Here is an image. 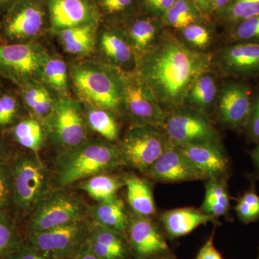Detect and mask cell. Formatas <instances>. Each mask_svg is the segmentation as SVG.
Returning a JSON list of instances; mask_svg holds the SVG:
<instances>
[{
    "label": "cell",
    "mask_w": 259,
    "mask_h": 259,
    "mask_svg": "<svg viewBox=\"0 0 259 259\" xmlns=\"http://www.w3.org/2000/svg\"><path fill=\"white\" fill-rule=\"evenodd\" d=\"M49 55V51L38 41L0 42V77L18 88L40 82L42 67Z\"/></svg>",
    "instance_id": "cell-6"
},
{
    "label": "cell",
    "mask_w": 259,
    "mask_h": 259,
    "mask_svg": "<svg viewBox=\"0 0 259 259\" xmlns=\"http://www.w3.org/2000/svg\"><path fill=\"white\" fill-rule=\"evenodd\" d=\"M216 0H207V5H208L209 16L211 17L212 13L213 8L215 4Z\"/></svg>",
    "instance_id": "cell-53"
},
{
    "label": "cell",
    "mask_w": 259,
    "mask_h": 259,
    "mask_svg": "<svg viewBox=\"0 0 259 259\" xmlns=\"http://www.w3.org/2000/svg\"><path fill=\"white\" fill-rule=\"evenodd\" d=\"M205 197L201 210L214 219L225 215L229 209V194L226 182L221 177L207 180Z\"/></svg>",
    "instance_id": "cell-34"
},
{
    "label": "cell",
    "mask_w": 259,
    "mask_h": 259,
    "mask_svg": "<svg viewBox=\"0 0 259 259\" xmlns=\"http://www.w3.org/2000/svg\"><path fill=\"white\" fill-rule=\"evenodd\" d=\"M246 125L250 137L259 141V93L253 97L251 113Z\"/></svg>",
    "instance_id": "cell-42"
},
{
    "label": "cell",
    "mask_w": 259,
    "mask_h": 259,
    "mask_svg": "<svg viewBox=\"0 0 259 259\" xmlns=\"http://www.w3.org/2000/svg\"><path fill=\"white\" fill-rule=\"evenodd\" d=\"M126 236L134 259H149L171 253L166 236L151 218L129 214Z\"/></svg>",
    "instance_id": "cell-16"
},
{
    "label": "cell",
    "mask_w": 259,
    "mask_h": 259,
    "mask_svg": "<svg viewBox=\"0 0 259 259\" xmlns=\"http://www.w3.org/2000/svg\"><path fill=\"white\" fill-rule=\"evenodd\" d=\"M25 241L15 221L6 211H0V259H4Z\"/></svg>",
    "instance_id": "cell-36"
},
{
    "label": "cell",
    "mask_w": 259,
    "mask_h": 259,
    "mask_svg": "<svg viewBox=\"0 0 259 259\" xmlns=\"http://www.w3.org/2000/svg\"><path fill=\"white\" fill-rule=\"evenodd\" d=\"M66 189H54L39 202L28 216V233L44 231L88 218V204Z\"/></svg>",
    "instance_id": "cell-8"
},
{
    "label": "cell",
    "mask_w": 259,
    "mask_h": 259,
    "mask_svg": "<svg viewBox=\"0 0 259 259\" xmlns=\"http://www.w3.org/2000/svg\"><path fill=\"white\" fill-rule=\"evenodd\" d=\"M236 209L240 219H241L242 221H243L244 223L252 222V221H254L255 220L258 218V215L255 214L254 211L250 208L249 206L245 203V202H243V200H241V199L238 200Z\"/></svg>",
    "instance_id": "cell-44"
},
{
    "label": "cell",
    "mask_w": 259,
    "mask_h": 259,
    "mask_svg": "<svg viewBox=\"0 0 259 259\" xmlns=\"http://www.w3.org/2000/svg\"><path fill=\"white\" fill-rule=\"evenodd\" d=\"M121 166L117 145L105 139H88L69 149L63 150L54 161V185L70 186Z\"/></svg>",
    "instance_id": "cell-3"
},
{
    "label": "cell",
    "mask_w": 259,
    "mask_h": 259,
    "mask_svg": "<svg viewBox=\"0 0 259 259\" xmlns=\"http://www.w3.org/2000/svg\"><path fill=\"white\" fill-rule=\"evenodd\" d=\"M123 73L98 59H83L69 68L71 88L81 103L123 115Z\"/></svg>",
    "instance_id": "cell-2"
},
{
    "label": "cell",
    "mask_w": 259,
    "mask_h": 259,
    "mask_svg": "<svg viewBox=\"0 0 259 259\" xmlns=\"http://www.w3.org/2000/svg\"><path fill=\"white\" fill-rule=\"evenodd\" d=\"M13 139L22 147L38 153L47 137L44 125L32 116L23 117L11 127Z\"/></svg>",
    "instance_id": "cell-30"
},
{
    "label": "cell",
    "mask_w": 259,
    "mask_h": 259,
    "mask_svg": "<svg viewBox=\"0 0 259 259\" xmlns=\"http://www.w3.org/2000/svg\"><path fill=\"white\" fill-rule=\"evenodd\" d=\"M18 1V0H0V18Z\"/></svg>",
    "instance_id": "cell-49"
},
{
    "label": "cell",
    "mask_w": 259,
    "mask_h": 259,
    "mask_svg": "<svg viewBox=\"0 0 259 259\" xmlns=\"http://www.w3.org/2000/svg\"><path fill=\"white\" fill-rule=\"evenodd\" d=\"M144 175L148 179L163 183L206 180L180 148L171 144Z\"/></svg>",
    "instance_id": "cell-18"
},
{
    "label": "cell",
    "mask_w": 259,
    "mask_h": 259,
    "mask_svg": "<svg viewBox=\"0 0 259 259\" xmlns=\"http://www.w3.org/2000/svg\"><path fill=\"white\" fill-rule=\"evenodd\" d=\"M160 221L167 238L176 239L187 236L202 225L214 223V218L194 207H182L161 213Z\"/></svg>",
    "instance_id": "cell-22"
},
{
    "label": "cell",
    "mask_w": 259,
    "mask_h": 259,
    "mask_svg": "<svg viewBox=\"0 0 259 259\" xmlns=\"http://www.w3.org/2000/svg\"><path fill=\"white\" fill-rule=\"evenodd\" d=\"M213 53L192 50L176 32L165 29L154 47L138 59L134 73L166 112L185 105L196 79L212 69Z\"/></svg>",
    "instance_id": "cell-1"
},
{
    "label": "cell",
    "mask_w": 259,
    "mask_h": 259,
    "mask_svg": "<svg viewBox=\"0 0 259 259\" xmlns=\"http://www.w3.org/2000/svg\"><path fill=\"white\" fill-rule=\"evenodd\" d=\"M89 245L100 259H134L127 236L91 223Z\"/></svg>",
    "instance_id": "cell-21"
},
{
    "label": "cell",
    "mask_w": 259,
    "mask_h": 259,
    "mask_svg": "<svg viewBox=\"0 0 259 259\" xmlns=\"http://www.w3.org/2000/svg\"><path fill=\"white\" fill-rule=\"evenodd\" d=\"M241 200L245 202L254 211L259 218V196L254 191H248L242 196Z\"/></svg>",
    "instance_id": "cell-45"
},
{
    "label": "cell",
    "mask_w": 259,
    "mask_h": 259,
    "mask_svg": "<svg viewBox=\"0 0 259 259\" xmlns=\"http://www.w3.org/2000/svg\"><path fill=\"white\" fill-rule=\"evenodd\" d=\"M122 114L132 125L163 128L166 112L159 105L152 91L137 75L123 73Z\"/></svg>",
    "instance_id": "cell-11"
},
{
    "label": "cell",
    "mask_w": 259,
    "mask_h": 259,
    "mask_svg": "<svg viewBox=\"0 0 259 259\" xmlns=\"http://www.w3.org/2000/svg\"><path fill=\"white\" fill-rule=\"evenodd\" d=\"M252 158H253L255 164L256 165L257 168L259 170V144L252 152Z\"/></svg>",
    "instance_id": "cell-51"
},
{
    "label": "cell",
    "mask_w": 259,
    "mask_h": 259,
    "mask_svg": "<svg viewBox=\"0 0 259 259\" xmlns=\"http://www.w3.org/2000/svg\"><path fill=\"white\" fill-rule=\"evenodd\" d=\"M23 107L18 93L3 92L0 95V129L10 128L20 120Z\"/></svg>",
    "instance_id": "cell-37"
},
{
    "label": "cell",
    "mask_w": 259,
    "mask_h": 259,
    "mask_svg": "<svg viewBox=\"0 0 259 259\" xmlns=\"http://www.w3.org/2000/svg\"><path fill=\"white\" fill-rule=\"evenodd\" d=\"M52 34L66 29L102 23L95 0H45Z\"/></svg>",
    "instance_id": "cell-17"
},
{
    "label": "cell",
    "mask_w": 259,
    "mask_h": 259,
    "mask_svg": "<svg viewBox=\"0 0 259 259\" xmlns=\"http://www.w3.org/2000/svg\"><path fill=\"white\" fill-rule=\"evenodd\" d=\"M88 218L90 222L105 227L122 234H127L129 214L122 199L118 196L108 200L88 205Z\"/></svg>",
    "instance_id": "cell-23"
},
{
    "label": "cell",
    "mask_w": 259,
    "mask_h": 259,
    "mask_svg": "<svg viewBox=\"0 0 259 259\" xmlns=\"http://www.w3.org/2000/svg\"><path fill=\"white\" fill-rule=\"evenodd\" d=\"M127 199L133 212L143 217L151 218L156 212L153 189L147 180L131 175L125 180Z\"/></svg>",
    "instance_id": "cell-27"
},
{
    "label": "cell",
    "mask_w": 259,
    "mask_h": 259,
    "mask_svg": "<svg viewBox=\"0 0 259 259\" xmlns=\"http://www.w3.org/2000/svg\"><path fill=\"white\" fill-rule=\"evenodd\" d=\"M40 82L57 98L70 97L69 68L61 56L49 54L42 67Z\"/></svg>",
    "instance_id": "cell-26"
},
{
    "label": "cell",
    "mask_w": 259,
    "mask_h": 259,
    "mask_svg": "<svg viewBox=\"0 0 259 259\" xmlns=\"http://www.w3.org/2000/svg\"><path fill=\"white\" fill-rule=\"evenodd\" d=\"M44 125L47 137L61 151L76 147L89 139L82 104L70 97L56 99Z\"/></svg>",
    "instance_id": "cell-9"
},
{
    "label": "cell",
    "mask_w": 259,
    "mask_h": 259,
    "mask_svg": "<svg viewBox=\"0 0 259 259\" xmlns=\"http://www.w3.org/2000/svg\"><path fill=\"white\" fill-rule=\"evenodd\" d=\"M257 15L259 0H231L228 6L212 19L228 30L239 22Z\"/></svg>",
    "instance_id": "cell-35"
},
{
    "label": "cell",
    "mask_w": 259,
    "mask_h": 259,
    "mask_svg": "<svg viewBox=\"0 0 259 259\" xmlns=\"http://www.w3.org/2000/svg\"><path fill=\"white\" fill-rule=\"evenodd\" d=\"M149 259H179L177 258L175 255L172 253H167V254H163L161 255H158V256L153 257Z\"/></svg>",
    "instance_id": "cell-52"
},
{
    "label": "cell",
    "mask_w": 259,
    "mask_h": 259,
    "mask_svg": "<svg viewBox=\"0 0 259 259\" xmlns=\"http://www.w3.org/2000/svg\"><path fill=\"white\" fill-rule=\"evenodd\" d=\"M13 204V181L9 161L0 163V211Z\"/></svg>",
    "instance_id": "cell-39"
},
{
    "label": "cell",
    "mask_w": 259,
    "mask_h": 259,
    "mask_svg": "<svg viewBox=\"0 0 259 259\" xmlns=\"http://www.w3.org/2000/svg\"><path fill=\"white\" fill-rule=\"evenodd\" d=\"M90 226V221L83 220L44 231L28 232L25 239L42 251L71 259L88 243Z\"/></svg>",
    "instance_id": "cell-12"
},
{
    "label": "cell",
    "mask_w": 259,
    "mask_h": 259,
    "mask_svg": "<svg viewBox=\"0 0 259 259\" xmlns=\"http://www.w3.org/2000/svg\"><path fill=\"white\" fill-rule=\"evenodd\" d=\"M95 53L98 60L124 73L134 72L137 66V56L121 26L101 23L97 33Z\"/></svg>",
    "instance_id": "cell-15"
},
{
    "label": "cell",
    "mask_w": 259,
    "mask_h": 259,
    "mask_svg": "<svg viewBox=\"0 0 259 259\" xmlns=\"http://www.w3.org/2000/svg\"><path fill=\"white\" fill-rule=\"evenodd\" d=\"M162 131L176 146L199 143L220 144L219 133L208 114L187 105L166 112Z\"/></svg>",
    "instance_id": "cell-10"
},
{
    "label": "cell",
    "mask_w": 259,
    "mask_h": 259,
    "mask_svg": "<svg viewBox=\"0 0 259 259\" xmlns=\"http://www.w3.org/2000/svg\"><path fill=\"white\" fill-rule=\"evenodd\" d=\"M253 96L249 85L239 79H228L220 85L215 104L218 120L225 127L236 129L248 123Z\"/></svg>",
    "instance_id": "cell-14"
},
{
    "label": "cell",
    "mask_w": 259,
    "mask_h": 259,
    "mask_svg": "<svg viewBox=\"0 0 259 259\" xmlns=\"http://www.w3.org/2000/svg\"><path fill=\"white\" fill-rule=\"evenodd\" d=\"M9 152L8 145L3 138L0 137V163L8 161Z\"/></svg>",
    "instance_id": "cell-47"
},
{
    "label": "cell",
    "mask_w": 259,
    "mask_h": 259,
    "mask_svg": "<svg viewBox=\"0 0 259 259\" xmlns=\"http://www.w3.org/2000/svg\"><path fill=\"white\" fill-rule=\"evenodd\" d=\"M217 25L214 19L207 17L175 32L180 40L192 50L212 53L209 49L214 41Z\"/></svg>",
    "instance_id": "cell-28"
},
{
    "label": "cell",
    "mask_w": 259,
    "mask_h": 259,
    "mask_svg": "<svg viewBox=\"0 0 259 259\" xmlns=\"http://www.w3.org/2000/svg\"><path fill=\"white\" fill-rule=\"evenodd\" d=\"M13 181V204L20 216H28L53 190L54 181L38 153L19 152L9 161Z\"/></svg>",
    "instance_id": "cell-4"
},
{
    "label": "cell",
    "mask_w": 259,
    "mask_h": 259,
    "mask_svg": "<svg viewBox=\"0 0 259 259\" xmlns=\"http://www.w3.org/2000/svg\"><path fill=\"white\" fill-rule=\"evenodd\" d=\"M231 42L259 44V15L245 19L227 30Z\"/></svg>",
    "instance_id": "cell-38"
},
{
    "label": "cell",
    "mask_w": 259,
    "mask_h": 259,
    "mask_svg": "<svg viewBox=\"0 0 259 259\" xmlns=\"http://www.w3.org/2000/svg\"><path fill=\"white\" fill-rule=\"evenodd\" d=\"M82 106L88 127L110 142L118 140L120 126L115 114L88 104H82Z\"/></svg>",
    "instance_id": "cell-31"
},
{
    "label": "cell",
    "mask_w": 259,
    "mask_h": 259,
    "mask_svg": "<svg viewBox=\"0 0 259 259\" xmlns=\"http://www.w3.org/2000/svg\"><path fill=\"white\" fill-rule=\"evenodd\" d=\"M207 17L209 16L204 15L199 7L192 2L176 0L161 20L166 28L178 31Z\"/></svg>",
    "instance_id": "cell-33"
},
{
    "label": "cell",
    "mask_w": 259,
    "mask_h": 259,
    "mask_svg": "<svg viewBox=\"0 0 259 259\" xmlns=\"http://www.w3.org/2000/svg\"><path fill=\"white\" fill-rule=\"evenodd\" d=\"M49 30L45 0H18L0 18V42L37 41Z\"/></svg>",
    "instance_id": "cell-5"
},
{
    "label": "cell",
    "mask_w": 259,
    "mask_h": 259,
    "mask_svg": "<svg viewBox=\"0 0 259 259\" xmlns=\"http://www.w3.org/2000/svg\"><path fill=\"white\" fill-rule=\"evenodd\" d=\"M89 241V240H88ZM71 259H100L92 250L91 247L89 243L81 249V251L77 255H75L74 258Z\"/></svg>",
    "instance_id": "cell-46"
},
{
    "label": "cell",
    "mask_w": 259,
    "mask_h": 259,
    "mask_svg": "<svg viewBox=\"0 0 259 259\" xmlns=\"http://www.w3.org/2000/svg\"><path fill=\"white\" fill-rule=\"evenodd\" d=\"M100 24H90L66 29L56 35L65 52L78 57H88L95 53L97 31Z\"/></svg>",
    "instance_id": "cell-24"
},
{
    "label": "cell",
    "mask_w": 259,
    "mask_h": 259,
    "mask_svg": "<svg viewBox=\"0 0 259 259\" xmlns=\"http://www.w3.org/2000/svg\"><path fill=\"white\" fill-rule=\"evenodd\" d=\"M121 27L138 59L154 47L166 29L161 19L142 14Z\"/></svg>",
    "instance_id": "cell-20"
},
{
    "label": "cell",
    "mask_w": 259,
    "mask_h": 259,
    "mask_svg": "<svg viewBox=\"0 0 259 259\" xmlns=\"http://www.w3.org/2000/svg\"><path fill=\"white\" fill-rule=\"evenodd\" d=\"M177 147L204 175L206 180L221 177L228 171V159L221 143H199Z\"/></svg>",
    "instance_id": "cell-19"
},
{
    "label": "cell",
    "mask_w": 259,
    "mask_h": 259,
    "mask_svg": "<svg viewBox=\"0 0 259 259\" xmlns=\"http://www.w3.org/2000/svg\"><path fill=\"white\" fill-rule=\"evenodd\" d=\"M102 23L122 26L141 14L139 0H95Z\"/></svg>",
    "instance_id": "cell-29"
},
{
    "label": "cell",
    "mask_w": 259,
    "mask_h": 259,
    "mask_svg": "<svg viewBox=\"0 0 259 259\" xmlns=\"http://www.w3.org/2000/svg\"><path fill=\"white\" fill-rule=\"evenodd\" d=\"M214 69L204 71L196 79L186 97L185 105L202 110L208 114L213 107L215 108L219 83Z\"/></svg>",
    "instance_id": "cell-25"
},
{
    "label": "cell",
    "mask_w": 259,
    "mask_h": 259,
    "mask_svg": "<svg viewBox=\"0 0 259 259\" xmlns=\"http://www.w3.org/2000/svg\"><path fill=\"white\" fill-rule=\"evenodd\" d=\"M141 14L161 19L176 0H139Z\"/></svg>",
    "instance_id": "cell-41"
},
{
    "label": "cell",
    "mask_w": 259,
    "mask_h": 259,
    "mask_svg": "<svg viewBox=\"0 0 259 259\" xmlns=\"http://www.w3.org/2000/svg\"><path fill=\"white\" fill-rule=\"evenodd\" d=\"M74 185L76 188L87 192L90 197L100 202L117 196L119 190L125 186V180L105 173L80 181Z\"/></svg>",
    "instance_id": "cell-32"
},
{
    "label": "cell",
    "mask_w": 259,
    "mask_h": 259,
    "mask_svg": "<svg viewBox=\"0 0 259 259\" xmlns=\"http://www.w3.org/2000/svg\"><path fill=\"white\" fill-rule=\"evenodd\" d=\"M258 259H259V257H258Z\"/></svg>",
    "instance_id": "cell-55"
},
{
    "label": "cell",
    "mask_w": 259,
    "mask_h": 259,
    "mask_svg": "<svg viewBox=\"0 0 259 259\" xmlns=\"http://www.w3.org/2000/svg\"><path fill=\"white\" fill-rule=\"evenodd\" d=\"M1 79H2V78L0 77V95H1V94L3 93V83H2Z\"/></svg>",
    "instance_id": "cell-54"
},
{
    "label": "cell",
    "mask_w": 259,
    "mask_h": 259,
    "mask_svg": "<svg viewBox=\"0 0 259 259\" xmlns=\"http://www.w3.org/2000/svg\"><path fill=\"white\" fill-rule=\"evenodd\" d=\"M214 232L215 228H214L211 236L199 250L195 259H224L214 245Z\"/></svg>",
    "instance_id": "cell-43"
},
{
    "label": "cell",
    "mask_w": 259,
    "mask_h": 259,
    "mask_svg": "<svg viewBox=\"0 0 259 259\" xmlns=\"http://www.w3.org/2000/svg\"><path fill=\"white\" fill-rule=\"evenodd\" d=\"M212 69L227 79L245 80L259 76V44L230 42L213 54Z\"/></svg>",
    "instance_id": "cell-13"
},
{
    "label": "cell",
    "mask_w": 259,
    "mask_h": 259,
    "mask_svg": "<svg viewBox=\"0 0 259 259\" xmlns=\"http://www.w3.org/2000/svg\"><path fill=\"white\" fill-rule=\"evenodd\" d=\"M171 144L163 131L151 126L131 125L117 145L121 166L146 173Z\"/></svg>",
    "instance_id": "cell-7"
},
{
    "label": "cell",
    "mask_w": 259,
    "mask_h": 259,
    "mask_svg": "<svg viewBox=\"0 0 259 259\" xmlns=\"http://www.w3.org/2000/svg\"><path fill=\"white\" fill-rule=\"evenodd\" d=\"M198 5L199 9L201 10V11H202L204 15L210 17L209 16V8L208 5H207V0H198Z\"/></svg>",
    "instance_id": "cell-50"
},
{
    "label": "cell",
    "mask_w": 259,
    "mask_h": 259,
    "mask_svg": "<svg viewBox=\"0 0 259 259\" xmlns=\"http://www.w3.org/2000/svg\"><path fill=\"white\" fill-rule=\"evenodd\" d=\"M230 2H231V0H216L211 18H212L214 15L221 13L222 10H224L229 4Z\"/></svg>",
    "instance_id": "cell-48"
},
{
    "label": "cell",
    "mask_w": 259,
    "mask_h": 259,
    "mask_svg": "<svg viewBox=\"0 0 259 259\" xmlns=\"http://www.w3.org/2000/svg\"><path fill=\"white\" fill-rule=\"evenodd\" d=\"M4 259H63L38 249L25 239L17 249Z\"/></svg>",
    "instance_id": "cell-40"
}]
</instances>
